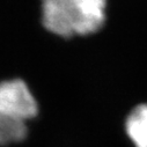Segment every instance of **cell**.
Listing matches in <instances>:
<instances>
[{
	"instance_id": "cell-5",
	"label": "cell",
	"mask_w": 147,
	"mask_h": 147,
	"mask_svg": "<svg viewBox=\"0 0 147 147\" xmlns=\"http://www.w3.org/2000/svg\"><path fill=\"white\" fill-rule=\"evenodd\" d=\"M26 136V121L0 110V145L21 141Z\"/></svg>"
},
{
	"instance_id": "cell-3",
	"label": "cell",
	"mask_w": 147,
	"mask_h": 147,
	"mask_svg": "<svg viewBox=\"0 0 147 147\" xmlns=\"http://www.w3.org/2000/svg\"><path fill=\"white\" fill-rule=\"evenodd\" d=\"M78 14V35L96 32L105 21L107 0H73Z\"/></svg>"
},
{
	"instance_id": "cell-2",
	"label": "cell",
	"mask_w": 147,
	"mask_h": 147,
	"mask_svg": "<svg viewBox=\"0 0 147 147\" xmlns=\"http://www.w3.org/2000/svg\"><path fill=\"white\" fill-rule=\"evenodd\" d=\"M44 27L60 37L78 35V14L73 0H42Z\"/></svg>"
},
{
	"instance_id": "cell-1",
	"label": "cell",
	"mask_w": 147,
	"mask_h": 147,
	"mask_svg": "<svg viewBox=\"0 0 147 147\" xmlns=\"http://www.w3.org/2000/svg\"><path fill=\"white\" fill-rule=\"evenodd\" d=\"M0 110L27 121L37 115L38 105L26 82L13 79L0 82Z\"/></svg>"
},
{
	"instance_id": "cell-4",
	"label": "cell",
	"mask_w": 147,
	"mask_h": 147,
	"mask_svg": "<svg viewBox=\"0 0 147 147\" xmlns=\"http://www.w3.org/2000/svg\"><path fill=\"white\" fill-rule=\"evenodd\" d=\"M125 129L136 147H147V104L136 107L126 118Z\"/></svg>"
}]
</instances>
